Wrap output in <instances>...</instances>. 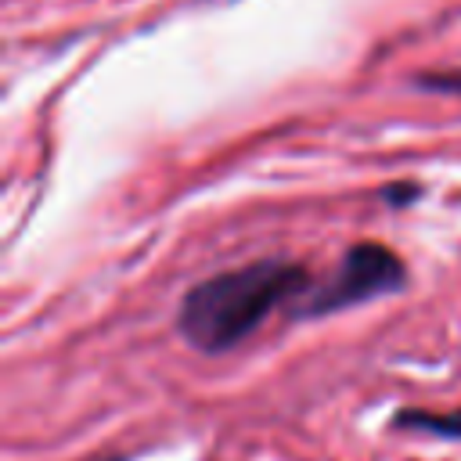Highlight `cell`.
I'll list each match as a JSON object with an SVG mask.
<instances>
[{
	"label": "cell",
	"mask_w": 461,
	"mask_h": 461,
	"mask_svg": "<svg viewBox=\"0 0 461 461\" xmlns=\"http://www.w3.org/2000/svg\"><path fill=\"white\" fill-rule=\"evenodd\" d=\"M310 277L288 259H252L191 285L176 310V331L198 353H227L241 346L277 306L299 303Z\"/></svg>",
	"instance_id": "obj_1"
},
{
	"label": "cell",
	"mask_w": 461,
	"mask_h": 461,
	"mask_svg": "<svg viewBox=\"0 0 461 461\" xmlns=\"http://www.w3.org/2000/svg\"><path fill=\"white\" fill-rule=\"evenodd\" d=\"M403 285H407V267L389 245L357 241L346 249L339 267L292 306V313L295 317H328V313L360 306L367 299L393 295Z\"/></svg>",
	"instance_id": "obj_2"
},
{
	"label": "cell",
	"mask_w": 461,
	"mask_h": 461,
	"mask_svg": "<svg viewBox=\"0 0 461 461\" xmlns=\"http://www.w3.org/2000/svg\"><path fill=\"white\" fill-rule=\"evenodd\" d=\"M396 429L407 432H425L447 443H461V407L457 411H421V407H403L393 414Z\"/></svg>",
	"instance_id": "obj_3"
},
{
	"label": "cell",
	"mask_w": 461,
	"mask_h": 461,
	"mask_svg": "<svg viewBox=\"0 0 461 461\" xmlns=\"http://www.w3.org/2000/svg\"><path fill=\"white\" fill-rule=\"evenodd\" d=\"M418 83H421L425 90H439V94H461V72H450V76L425 72V76H418Z\"/></svg>",
	"instance_id": "obj_4"
},
{
	"label": "cell",
	"mask_w": 461,
	"mask_h": 461,
	"mask_svg": "<svg viewBox=\"0 0 461 461\" xmlns=\"http://www.w3.org/2000/svg\"><path fill=\"white\" fill-rule=\"evenodd\" d=\"M382 194H385V198H414V194H418V187H414V184H407V187L400 184V187H385Z\"/></svg>",
	"instance_id": "obj_5"
},
{
	"label": "cell",
	"mask_w": 461,
	"mask_h": 461,
	"mask_svg": "<svg viewBox=\"0 0 461 461\" xmlns=\"http://www.w3.org/2000/svg\"><path fill=\"white\" fill-rule=\"evenodd\" d=\"M97 461H126V457H97Z\"/></svg>",
	"instance_id": "obj_6"
}]
</instances>
